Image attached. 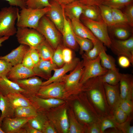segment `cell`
<instances>
[{
	"instance_id": "11a10c76",
	"label": "cell",
	"mask_w": 133,
	"mask_h": 133,
	"mask_svg": "<svg viewBox=\"0 0 133 133\" xmlns=\"http://www.w3.org/2000/svg\"><path fill=\"white\" fill-rule=\"evenodd\" d=\"M8 2L10 6H18L22 9L26 7V0H4Z\"/></svg>"
},
{
	"instance_id": "4fadbf2b",
	"label": "cell",
	"mask_w": 133,
	"mask_h": 133,
	"mask_svg": "<svg viewBox=\"0 0 133 133\" xmlns=\"http://www.w3.org/2000/svg\"><path fill=\"white\" fill-rule=\"evenodd\" d=\"M50 4V10L45 15L54 24L61 33L63 28L64 14L62 6L57 2L49 0Z\"/></svg>"
},
{
	"instance_id": "74e56055",
	"label": "cell",
	"mask_w": 133,
	"mask_h": 133,
	"mask_svg": "<svg viewBox=\"0 0 133 133\" xmlns=\"http://www.w3.org/2000/svg\"><path fill=\"white\" fill-rule=\"evenodd\" d=\"M93 42V46L92 49L83 54L87 59L91 60L97 58L102 50H105L103 44L98 39Z\"/></svg>"
},
{
	"instance_id": "cb8c5ba5",
	"label": "cell",
	"mask_w": 133,
	"mask_h": 133,
	"mask_svg": "<svg viewBox=\"0 0 133 133\" xmlns=\"http://www.w3.org/2000/svg\"><path fill=\"white\" fill-rule=\"evenodd\" d=\"M14 93L25 95V91L17 83L9 79L6 76L0 77V94L6 96L9 94Z\"/></svg>"
},
{
	"instance_id": "f6af8a7d",
	"label": "cell",
	"mask_w": 133,
	"mask_h": 133,
	"mask_svg": "<svg viewBox=\"0 0 133 133\" xmlns=\"http://www.w3.org/2000/svg\"><path fill=\"white\" fill-rule=\"evenodd\" d=\"M63 48L59 45L54 50L53 55L52 61L57 66H61L64 63L62 55Z\"/></svg>"
},
{
	"instance_id": "ee69618b",
	"label": "cell",
	"mask_w": 133,
	"mask_h": 133,
	"mask_svg": "<svg viewBox=\"0 0 133 133\" xmlns=\"http://www.w3.org/2000/svg\"><path fill=\"white\" fill-rule=\"evenodd\" d=\"M132 117L131 115L129 116L125 121L121 123H118L117 128L119 133H133V126L130 125V122L132 119Z\"/></svg>"
},
{
	"instance_id": "e575fe53",
	"label": "cell",
	"mask_w": 133,
	"mask_h": 133,
	"mask_svg": "<svg viewBox=\"0 0 133 133\" xmlns=\"http://www.w3.org/2000/svg\"><path fill=\"white\" fill-rule=\"evenodd\" d=\"M48 120L45 113L39 112L37 115L30 119L28 122L33 127L42 132L45 125Z\"/></svg>"
},
{
	"instance_id": "9f6ffc18",
	"label": "cell",
	"mask_w": 133,
	"mask_h": 133,
	"mask_svg": "<svg viewBox=\"0 0 133 133\" xmlns=\"http://www.w3.org/2000/svg\"><path fill=\"white\" fill-rule=\"evenodd\" d=\"M42 133H56L57 131L54 127L49 120L46 123L42 131Z\"/></svg>"
},
{
	"instance_id": "f1b7e54d",
	"label": "cell",
	"mask_w": 133,
	"mask_h": 133,
	"mask_svg": "<svg viewBox=\"0 0 133 133\" xmlns=\"http://www.w3.org/2000/svg\"><path fill=\"white\" fill-rule=\"evenodd\" d=\"M0 110L1 113L0 116V123L2 120L7 117H13L15 109L10 103L6 96L0 94Z\"/></svg>"
},
{
	"instance_id": "94428289",
	"label": "cell",
	"mask_w": 133,
	"mask_h": 133,
	"mask_svg": "<svg viewBox=\"0 0 133 133\" xmlns=\"http://www.w3.org/2000/svg\"><path fill=\"white\" fill-rule=\"evenodd\" d=\"M55 1L61 5H65L68 4L74 1L79 0H50Z\"/></svg>"
},
{
	"instance_id": "d6986e66",
	"label": "cell",
	"mask_w": 133,
	"mask_h": 133,
	"mask_svg": "<svg viewBox=\"0 0 133 133\" xmlns=\"http://www.w3.org/2000/svg\"><path fill=\"white\" fill-rule=\"evenodd\" d=\"M119 83L121 99L133 100V77L132 75L121 73V78Z\"/></svg>"
},
{
	"instance_id": "7a4b0ae2",
	"label": "cell",
	"mask_w": 133,
	"mask_h": 133,
	"mask_svg": "<svg viewBox=\"0 0 133 133\" xmlns=\"http://www.w3.org/2000/svg\"><path fill=\"white\" fill-rule=\"evenodd\" d=\"M17 7L10 6L3 7L0 10V37H10L15 34L17 29L16 20L19 13Z\"/></svg>"
},
{
	"instance_id": "db71d44e",
	"label": "cell",
	"mask_w": 133,
	"mask_h": 133,
	"mask_svg": "<svg viewBox=\"0 0 133 133\" xmlns=\"http://www.w3.org/2000/svg\"><path fill=\"white\" fill-rule=\"evenodd\" d=\"M119 56L118 63L120 66L123 68H127L130 66L131 63L128 57L123 55Z\"/></svg>"
},
{
	"instance_id": "5bb4252c",
	"label": "cell",
	"mask_w": 133,
	"mask_h": 133,
	"mask_svg": "<svg viewBox=\"0 0 133 133\" xmlns=\"http://www.w3.org/2000/svg\"><path fill=\"white\" fill-rule=\"evenodd\" d=\"M38 112L48 110L64 104L65 101L62 99L48 98H43L36 96L28 97Z\"/></svg>"
},
{
	"instance_id": "7bdbcfd3",
	"label": "cell",
	"mask_w": 133,
	"mask_h": 133,
	"mask_svg": "<svg viewBox=\"0 0 133 133\" xmlns=\"http://www.w3.org/2000/svg\"><path fill=\"white\" fill-rule=\"evenodd\" d=\"M112 116L116 123L120 124L125 121L128 116L118 106L114 110Z\"/></svg>"
},
{
	"instance_id": "681fc988",
	"label": "cell",
	"mask_w": 133,
	"mask_h": 133,
	"mask_svg": "<svg viewBox=\"0 0 133 133\" xmlns=\"http://www.w3.org/2000/svg\"><path fill=\"white\" fill-rule=\"evenodd\" d=\"M124 11L123 12L127 17L130 24L132 27L133 26V5L130 4L125 8Z\"/></svg>"
},
{
	"instance_id": "b9f144b4",
	"label": "cell",
	"mask_w": 133,
	"mask_h": 133,
	"mask_svg": "<svg viewBox=\"0 0 133 133\" xmlns=\"http://www.w3.org/2000/svg\"><path fill=\"white\" fill-rule=\"evenodd\" d=\"M26 8L33 9H39L50 7L49 0H26Z\"/></svg>"
},
{
	"instance_id": "680465c9",
	"label": "cell",
	"mask_w": 133,
	"mask_h": 133,
	"mask_svg": "<svg viewBox=\"0 0 133 133\" xmlns=\"http://www.w3.org/2000/svg\"><path fill=\"white\" fill-rule=\"evenodd\" d=\"M103 0H79V1L86 5H96L99 6L102 4Z\"/></svg>"
},
{
	"instance_id": "e7e4bbea",
	"label": "cell",
	"mask_w": 133,
	"mask_h": 133,
	"mask_svg": "<svg viewBox=\"0 0 133 133\" xmlns=\"http://www.w3.org/2000/svg\"><path fill=\"white\" fill-rule=\"evenodd\" d=\"M0 115H1V114H0Z\"/></svg>"
},
{
	"instance_id": "ac0fdd59",
	"label": "cell",
	"mask_w": 133,
	"mask_h": 133,
	"mask_svg": "<svg viewBox=\"0 0 133 133\" xmlns=\"http://www.w3.org/2000/svg\"><path fill=\"white\" fill-rule=\"evenodd\" d=\"M64 24L61 33L64 45L70 49H77L78 44L75 39V35L72 29L71 20L65 15Z\"/></svg>"
},
{
	"instance_id": "3957f363",
	"label": "cell",
	"mask_w": 133,
	"mask_h": 133,
	"mask_svg": "<svg viewBox=\"0 0 133 133\" xmlns=\"http://www.w3.org/2000/svg\"><path fill=\"white\" fill-rule=\"evenodd\" d=\"M50 9V7H47L39 9L26 7L21 9L17 19V26L36 29L40 19L46 14Z\"/></svg>"
},
{
	"instance_id": "816d5d0a",
	"label": "cell",
	"mask_w": 133,
	"mask_h": 133,
	"mask_svg": "<svg viewBox=\"0 0 133 133\" xmlns=\"http://www.w3.org/2000/svg\"><path fill=\"white\" fill-rule=\"evenodd\" d=\"M62 53L63 59L65 63L71 62L72 60V52L70 49L68 47L63 48Z\"/></svg>"
},
{
	"instance_id": "f546056e",
	"label": "cell",
	"mask_w": 133,
	"mask_h": 133,
	"mask_svg": "<svg viewBox=\"0 0 133 133\" xmlns=\"http://www.w3.org/2000/svg\"><path fill=\"white\" fill-rule=\"evenodd\" d=\"M37 110L33 105L20 107L16 108L13 117L28 118L33 117L38 113Z\"/></svg>"
},
{
	"instance_id": "ab89813d",
	"label": "cell",
	"mask_w": 133,
	"mask_h": 133,
	"mask_svg": "<svg viewBox=\"0 0 133 133\" xmlns=\"http://www.w3.org/2000/svg\"><path fill=\"white\" fill-rule=\"evenodd\" d=\"M133 0H103L102 4L112 9L120 10L132 4Z\"/></svg>"
},
{
	"instance_id": "f5cc1de1",
	"label": "cell",
	"mask_w": 133,
	"mask_h": 133,
	"mask_svg": "<svg viewBox=\"0 0 133 133\" xmlns=\"http://www.w3.org/2000/svg\"><path fill=\"white\" fill-rule=\"evenodd\" d=\"M86 133H101L100 122H94L88 126Z\"/></svg>"
},
{
	"instance_id": "1f68e13d",
	"label": "cell",
	"mask_w": 133,
	"mask_h": 133,
	"mask_svg": "<svg viewBox=\"0 0 133 133\" xmlns=\"http://www.w3.org/2000/svg\"><path fill=\"white\" fill-rule=\"evenodd\" d=\"M38 51L41 59L52 61L54 50L45 40L36 49Z\"/></svg>"
},
{
	"instance_id": "d6a6232c",
	"label": "cell",
	"mask_w": 133,
	"mask_h": 133,
	"mask_svg": "<svg viewBox=\"0 0 133 133\" xmlns=\"http://www.w3.org/2000/svg\"><path fill=\"white\" fill-rule=\"evenodd\" d=\"M121 73L118 69L108 70L104 74L100 76L101 81L111 85H115L119 83L121 78Z\"/></svg>"
},
{
	"instance_id": "9c48e42d",
	"label": "cell",
	"mask_w": 133,
	"mask_h": 133,
	"mask_svg": "<svg viewBox=\"0 0 133 133\" xmlns=\"http://www.w3.org/2000/svg\"><path fill=\"white\" fill-rule=\"evenodd\" d=\"M67 95L62 78L47 85L41 86L36 95L43 98L62 99Z\"/></svg>"
},
{
	"instance_id": "8d00e7d4",
	"label": "cell",
	"mask_w": 133,
	"mask_h": 133,
	"mask_svg": "<svg viewBox=\"0 0 133 133\" xmlns=\"http://www.w3.org/2000/svg\"><path fill=\"white\" fill-rule=\"evenodd\" d=\"M99 7L103 20L108 27H113L114 24L113 18L112 9L103 4L100 5Z\"/></svg>"
},
{
	"instance_id": "5b68a950",
	"label": "cell",
	"mask_w": 133,
	"mask_h": 133,
	"mask_svg": "<svg viewBox=\"0 0 133 133\" xmlns=\"http://www.w3.org/2000/svg\"><path fill=\"white\" fill-rule=\"evenodd\" d=\"M80 20L97 39L103 44L110 48L111 43V39L108 34V26L102 20L99 21L92 20L82 14Z\"/></svg>"
},
{
	"instance_id": "c3c4849f",
	"label": "cell",
	"mask_w": 133,
	"mask_h": 133,
	"mask_svg": "<svg viewBox=\"0 0 133 133\" xmlns=\"http://www.w3.org/2000/svg\"><path fill=\"white\" fill-rule=\"evenodd\" d=\"M12 66L10 63L0 59V77H7Z\"/></svg>"
},
{
	"instance_id": "8992f818",
	"label": "cell",
	"mask_w": 133,
	"mask_h": 133,
	"mask_svg": "<svg viewBox=\"0 0 133 133\" xmlns=\"http://www.w3.org/2000/svg\"><path fill=\"white\" fill-rule=\"evenodd\" d=\"M16 36L20 44L36 49L45 39L36 29L27 27H17Z\"/></svg>"
},
{
	"instance_id": "9a60e30c",
	"label": "cell",
	"mask_w": 133,
	"mask_h": 133,
	"mask_svg": "<svg viewBox=\"0 0 133 133\" xmlns=\"http://www.w3.org/2000/svg\"><path fill=\"white\" fill-rule=\"evenodd\" d=\"M14 82L17 83L25 91V96L28 98L36 96L43 82L42 80L36 76Z\"/></svg>"
},
{
	"instance_id": "8fae6325",
	"label": "cell",
	"mask_w": 133,
	"mask_h": 133,
	"mask_svg": "<svg viewBox=\"0 0 133 133\" xmlns=\"http://www.w3.org/2000/svg\"><path fill=\"white\" fill-rule=\"evenodd\" d=\"M110 48L116 55H123L128 57L133 64V37L124 40L111 39Z\"/></svg>"
},
{
	"instance_id": "7402d4cb",
	"label": "cell",
	"mask_w": 133,
	"mask_h": 133,
	"mask_svg": "<svg viewBox=\"0 0 133 133\" xmlns=\"http://www.w3.org/2000/svg\"><path fill=\"white\" fill-rule=\"evenodd\" d=\"M80 61L79 58H75L70 63H65L60 68L54 69L53 75L46 81L43 82L41 86L47 85L60 79L68 72L73 70Z\"/></svg>"
},
{
	"instance_id": "f35d334b",
	"label": "cell",
	"mask_w": 133,
	"mask_h": 133,
	"mask_svg": "<svg viewBox=\"0 0 133 133\" xmlns=\"http://www.w3.org/2000/svg\"><path fill=\"white\" fill-rule=\"evenodd\" d=\"M118 123L113 119L112 116H109L101 118L100 126L101 133H104L109 128H113L114 132H119L117 128Z\"/></svg>"
},
{
	"instance_id": "e0dca14e",
	"label": "cell",
	"mask_w": 133,
	"mask_h": 133,
	"mask_svg": "<svg viewBox=\"0 0 133 133\" xmlns=\"http://www.w3.org/2000/svg\"><path fill=\"white\" fill-rule=\"evenodd\" d=\"M73 106L75 113L79 119L86 125L100 122V117L91 113L78 101L74 102Z\"/></svg>"
},
{
	"instance_id": "4316f807",
	"label": "cell",
	"mask_w": 133,
	"mask_h": 133,
	"mask_svg": "<svg viewBox=\"0 0 133 133\" xmlns=\"http://www.w3.org/2000/svg\"><path fill=\"white\" fill-rule=\"evenodd\" d=\"M6 96L11 105L15 110L18 107L33 105L29 98L21 93H11Z\"/></svg>"
},
{
	"instance_id": "60d3db41",
	"label": "cell",
	"mask_w": 133,
	"mask_h": 133,
	"mask_svg": "<svg viewBox=\"0 0 133 133\" xmlns=\"http://www.w3.org/2000/svg\"><path fill=\"white\" fill-rule=\"evenodd\" d=\"M75 38L77 43L80 47V54H83L84 51L85 52H88L93 48V44L91 40L76 35Z\"/></svg>"
},
{
	"instance_id": "f907efd6",
	"label": "cell",
	"mask_w": 133,
	"mask_h": 133,
	"mask_svg": "<svg viewBox=\"0 0 133 133\" xmlns=\"http://www.w3.org/2000/svg\"><path fill=\"white\" fill-rule=\"evenodd\" d=\"M29 50L25 54L21 63L26 67L33 69L35 65L30 57Z\"/></svg>"
},
{
	"instance_id": "277c9868",
	"label": "cell",
	"mask_w": 133,
	"mask_h": 133,
	"mask_svg": "<svg viewBox=\"0 0 133 133\" xmlns=\"http://www.w3.org/2000/svg\"><path fill=\"white\" fill-rule=\"evenodd\" d=\"M36 30L43 36L54 50L60 45L61 34L46 15L40 19Z\"/></svg>"
},
{
	"instance_id": "6f0895ef",
	"label": "cell",
	"mask_w": 133,
	"mask_h": 133,
	"mask_svg": "<svg viewBox=\"0 0 133 133\" xmlns=\"http://www.w3.org/2000/svg\"><path fill=\"white\" fill-rule=\"evenodd\" d=\"M29 51L30 57L35 65L40 59L39 53L37 50L34 48H30Z\"/></svg>"
},
{
	"instance_id": "2e32d148",
	"label": "cell",
	"mask_w": 133,
	"mask_h": 133,
	"mask_svg": "<svg viewBox=\"0 0 133 133\" xmlns=\"http://www.w3.org/2000/svg\"><path fill=\"white\" fill-rule=\"evenodd\" d=\"M105 95L109 108L112 115L114 109L118 106L121 99L119 83L111 85L103 83Z\"/></svg>"
},
{
	"instance_id": "6da1fadb",
	"label": "cell",
	"mask_w": 133,
	"mask_h": 133,
	"mask_svg": "<svg viewBox=\"0 0 133 133\" xmlns=\"http://www.w3.org/2000/svg\"><path fill=\"white\" fill-rule=\"evenodd\" d=\"M87 91L94 108L101 117L111 116L106 100L103 83L100 76L91 78L82 85V90Z\"/></svg>"
},
{
	"instance_id": "7dc6e473",
	"label": "cell",
	"mask_w": 133,
	"mask_h": 133,
	"mask_svg": "<svg viewBox=\"0 0 133 133\" xmlns=\"http://www.w3.org/2000/svg\"><path fill=\"white\" fill-rule=\"evenodd\" d=\"M113 28L114 35L118 39L124 40L130 37L131 33L129 30L120 27Z\"/></svg>"
},
{
	"instance_id": "ffe728a7",
	"label": "cell",
	"mask_w": 133,
	"mask_h": 133,
	"mask_svg": "<svg viewBox=\"0 0 133 133\" xmlns=\"http://www.w3.org/2000/svg\"><path fill=\"white\" fill-rule=\"evenodd\" d=\"M30 48L26 45L20 44L8 54L0 56V59L10 63L13 66L21 63L25 54Z\"/></svg>"
},
{
	"instance_id": "603a6c76",
	"label": "cell",
	"mask_w": 133,
	"mask_h": 133,
	"mask_svg": "<svg viewBox=\"0 0 133 133\" xmlns=\"http://www.w3.org/2000/svg\"><path fill=\"white\" fill-rule=\"evenodd\" d=\"M56 68V65L53 62L40 59L38 63L35 65L33 70L35 76L47 80L51 76L52 71Z\"/></svg>"
},
{
	"instance_id": "d590c367",
	"label": "cell",
	"mask_w": 133,
	"mask_h": 133,
	"mask_svg": "<svg viewBox=\"0 0 133 133\" xmlns=\"http://www.w3.org/2000/svg\"><path fill=\"white\" fill-rule=\"evenodd\" d=\"M99 56L101 65L103 67L107 70L118 69L116 67L114 59L106 53L105 49L101 51Z\"/></svg>"
},
{
	"instance_id": "30bf717a",
	"label": "cell",
	"mask_w": 133,
	"mask_h": 133,
	"mask_svg": "<svg viewBox=\"0 0 133 133\" xmlns=\"http://www.w3.org/2000/svg\"><path fill=\"white\" fill-rule=\"evenodd\" d=\"M49 120L53 124L57 132L68 133L69 122L67 110L65 108L57 109L45 114Z\"/></svg>"
},
{
	"instance_id": "6125c7cd",
	"label": "cell",
	"mask_w": 133,
	"mask_h": 133,
	"mask_svg": "<svg viewBox=\"0 0 133 133\" xmlns=\"http://www.w3.org/2000/svg\"><path fill=\"white\" fill-rule=\"evenodd\" d=\"M9 37L4 36L0 37V47L2 46V43L5 41L7 40Z\"/></svg>"
},
{
	"instance_id": "91938a15",
	"label": "cell",
	"mask_w": 133,
	"mask_h": 133,
	"mask_svg": "<svg viewBox=\"0 0 133 133\" xmlns=\"http://www.w3.org/2000/svg\"><path fill=\"white\" fill-rule=\"evenodd\" d=\"M26 133H42L31 126L28 122L23 126Z\"/></svg>"
},
{
	"instance_id": "ba28073f",
	"label": "cell",
	"mask_w": 133,
	"mask_h": 133,
	"mask_svg": "<svg viewBox=\"0 0 133 133\" xmlns=\"http://www.w3.org/2000/svg\"><path fill=\"white\" fill-rule=\"evenodd\" d=\"M82 58L84 69L80 81L82 85L91 78L104 74L108 70L101 65L99 56L92 60L87 59L83 54Z\"/></svg>"
},
{
	"instance_id": "7c38bea8",
	"label": "cell",
	"mask_w": 133,
	"mask_h": 133,
	"mask_svg": "<svg viewBox=\"0 0 133 133\" xmlns=\"http://www.w3.org/2000/svg\"><path fill=\"white\" fill-rule=\"evenodd\" d=\"M33 117L5 118L2 121L1 128L5 133H26L23 126Z\"/></svg>"
},
{
	"instance_id": "484cf974",
	"label": "cell",
	"mask_w": 133,
	"mask_h": 133,
	"mask_svg": "<svg viewBox=\"0 0 133 133\" xmlns=\"http://www.w3.org/2000/svg\"><path fill=\"white\" fill-rule=\"evenodd\" d=\"M70 20L72 27L75 35L81 37L89 39L93 42L98 39L80 20L73 19Z\"/></svg>"
},
{
	"instance_id": "be15d7a7",
	"label": "cell",
	"mask_w": 133,
	"mask_h": 133,
	"mask_svg": "<svg viewBox=\"0 0 133 133\" xmlns=\"http://www.w3.org/2000/svg\"><path fill=\"white\" fill-rule=\"evenodd\" d=\"M1 123H0V133H5L1 128Z\"/></svg>"
},
{
	"instance_id": "4dcf8cb0",
	"label": "cell",
	"mask_w": 133,
	"mask_h": 133,
	"mask_svg": "<svg viewBox=\"0 0 133 133\" xmlns=\"http://www.w3.org/2000/svg\"><path fill=\"white\" fill-rule=\"evenodd\" d=\"M68 116L69 122L68 133H86L87 127L83 126L78 122L72 110L69 111Z\"/></svg>"
},
{
	"instance_id": "bcb514c9",
	"label": "cell",
	"mask_w": 133,
	"mask_h": 133,
	"mask_svg": "<svg viewBox=\"0 0 133 133\" xmlns=\"http://www.w3.org/2000/svg\"><path fill=\"white\" fill-rule=\"evenodd\" d=\"M118 106L128 116L132 114L133 111V100L121 99Z\"/></svg>"
},
{
	"instance_id": "836d02e7",
	"label": "cell",
	"mask_w": 133,
	"mask_h": 133,
	"mask_svg": "<svg viewBox=\"0 0 133 133\" xmlns=\"http://www.w3.org/2000/svg\"><path fill=\"white\" fill-rule=\"evenodd\" d=\"M82 14L91 20L99 21L102 20L99 6L84 5Z\"/></svg>"
},
{
	"instance_id": "d4e9b609",
	"label": "cell",
	"mask_w": 133,
	"mask_h": 133,
	"mask_svg": "<svg viewBox=\"0 0 133 133\" xmlns=\"http://www.w3.org/2000/svg\"><path fill=\"white\" fill-rule=\"evenodd\" d=\"M65 16L70 20L73 19L80 20L82 14L84 5L79 0L65 5H61Z\"/></svg>"
},
{
	"instance_id": "83f0119b",
	"label": "cell",
	"mask_w": 133,
	"mask_h": 133,
	"mask_svg": "<svg viewBox=\"0 0 133 133\" xmlns=\"http://www.w3.org/2000/svg\"><path fill=\"white\" fill-rule=\"evenodd\" d=\"M114 25L113 28L120 27L129 30L132 28L126 16L120 10L112 9Z\"/></svg>"
},
{
	"instance_id": "52a82bcc",
	"label": "cell",
	"mask_w": 133,
	"mask_h": 133,
	"mask_svg": "<svg viewBox=\"0 0 133 133\" xmlns=\"http://www.w3.org/2000/svg\"><path fill=\"white\" fill-rule=\"evenodd\" d=\"M84 69L83 61H80L69 74H66L62 78L67 95L78 93L82 91V85L80 84V81Z\"/></svg>"
},
{
	"instance_id": "44dd1931",
	"label": "cell",
	"mask_w": 133,
	"mask_h": 133,
	"mask_svg": "<svg viewBox=\"0 0 133 133\" xmlns=\"http://www.w3.org/2000/svg\"><path fill=\"white\" fill-rule=\"evenodd\" d=\"M35 76L32 69L20 63L12 66L7 77L10 80L15 82Z\"/></svg>"
}]
</instances>
